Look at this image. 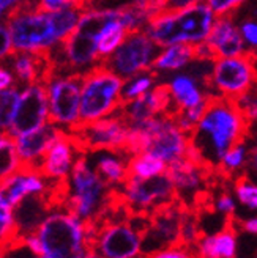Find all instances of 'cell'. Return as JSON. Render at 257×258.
Listing matches in <instances>:
<instances>
[{"mask_svg":"<svg viewBox=\"0 0 257 258\" xmlns=\"http://www.w3.org/2000/svg\"><path fill=\"white\" fill-rule=\"evenodd\" d=\"M251 124L234 99L210 95L200 120L189 133L188 154L216 170L224 154L235 145L246 144Z\"/></svg>","mask_w":257,"mask_h":258,"instance_id":"cell-1","label":"cell"},{"mask_svg":"<svg viewBox=\"0 0 257 258\" xmlns=\"http://www.w3.org/2000/svg\"><path fill=\"white\" fill-rule=\"evenodd\" d=\"M81 15L78 5L44 11L32 2L19 8L7 21L15 50L49 57L76 30Z\"/></svg>","mask_w":257,"mask_h":258,"instance_id":"cell-2","label":"cell"},{"mask_svg":"<svg viewBox=\"0 0 257 258\" xmlns=\"http://www.w3.org/2000/svg\"><path fill=\"white\" fill-rule=\"evenodd\" d=\"M115 189L102 179L82 153L65 183L63 205L84 222L95 224L112 208Z\"/></svg>","mask_w":257,"mask_h":258,"instance_id":"cell-3","label":"cell"},{"mask_svg":"<svg viewBox=\"0 0 257 258\" xmlns=\"http://www.w3.org/2000/svg\"><path fill=\"white\" fill-rule=\"evenodd\" d=\"M215 13L207 4H196L180 11H160L151 16L145 33L160 47L177 43L197 44L207 40L215 24Z\"/></svg>","mask_w":257,"mask_h":258,"instance_id":"cell-4","label":"cell"},{"mask_svg":"<svg viewBox=\"0 0 257 258\" xmlns=\"http://www.w3.org/2000/svg\"><path fill=\"white\" fill-rule=\"evenodd\" d=\"M35 233L41 258H81L88 247V224L65 205H54Z\"/></svg>","mask_w":257,"mask_h":258,"instance_id":"cell-5","label":"cell"},{"mask_svg":"<svg viewBox=\"0 0 257 258\" xmlns=\"http://www.w3.org/2000/svg\"><path fill=\"white\" fill-rule=\"evenodd\" d=\"M123 82L125 79L109 70L105 63L82 74L81 124L117 113L123 104Z\"/></svg>","mask_w":257,"mask_h":258,"instance_id":"cell-6","label":"cell"},{"mask_svg":"<svg viewBox=\"0 0 257 258\" xmlns=\"http://www.w3.org/2000/svg\"><path fill=\"white\" fill-rule=\"evenodd\" d=\"M49 121L65 133H74L81 126L82 74L54 70L44 79Z\"/></svg>","mask_w":257,"mask_h":258,"instance_id":"cell-7","label":"cell"},{"mask_svg":"<svg viewBox=\"0 0 257 258\" xmlns=\"http://www.w3.org/2000/svg\"><path fill=\"white\" fill-rule=\"evenodd\" d=\"M117 200L130 214L150 216L161 206L178 200L177 190L168 172L151 178L128 176L126 181L115 189Z\"/></svg>","mask_w":257,"mask_h":258,"instance_id":"cell-8","label":"cell"},{"mask_svg":"<svg viewBox=\"0 0 257 258\" xmlns=\"http://www.w3.org/2000/svg\"><path fill=\"white\" fill-rule=\"evenodd\" d=\"M254 84L255 79L249 55L243 54L215 60L205 87L212 95L237 99L249 92Z\"/></svg>","mask_w":257,"mask_h":258,"instance_id":"cell-9","label":"cell"},{"mask_svg":"<svg viewBox=\"0 0 257 258\" xmlns=\"http://www.w3.org/2000/svg\"><path fill=\"white\" fill-rule=\"evenodd\" d=\"M161 49L163 47L153 41L145 30L131 32L126 35L117 50L101 63H105L122 79H130L139 73L151 70V63Z\"/></svg>","mask_w":257,"mask_h":258,"instance_id":"cell-10","label":"cell"},{"mask_svg":"<svg viewBox=\"0 0 257 258\" xmlns=\"http://www.w3.org/2000/svg\"><path fill=\"white\" fill-rule=\"evenodd\" d=\"M54 70L85 74L101 63L98 54V35L76 27V30L49 55Z\"/></svg>","mask_w":257,"mask_h":258,"instance_id":"cell-11","label":"cell"},{"mask_svg":"<svg viewBox=\"0 0 257 258\" xmlns=\"http://www.w3.org/2000/svg\"><path fill=\"white\" fill-rule=\"evenodd\" d=\"M71 134L84 153L99 150H119L126 153L130 124L117 112L96 121L82 123Z\"/></svg>","mask_w":257,"mask_h":258,"instance_id":"cell-12","label":"cell"},{"mask_svg":"<svg viewBox=\"0 0 257 258\" xmlns=\"http://www.w3.org/2000/svg\"><path fill=\"white\" fill-rule=\"evenodd\" d=\"M186 210L188 206L177 200L148 216V225L142 236L144 255L182 242V225Z\"/></svg>","mask_w":257,"mask_h":258,"instance_id":"cell-13","label":"cell"},{"mask_svg":"<svg viewBox=\"0 0 257 258\" xmlns=\"http://www.w3.org/2000/svg\"><path fill=\"white\" fill-rule=\"evenodd\" d=\"M49 123V101L44 81L19 87V101L10 133L19 136Z\"/></svg>","mask_w":257,"mask_h":258,"instance_id":"cell-14","label":"cell"},{"mask_svg":"<svg viewBox=\"0 0 257 258\" xmlns=\"http://www.w3.org/2000/svg\"><path fill=\"white\" fill-rule=\"evenodd\" d=\"M82 153L74 136L62 131L54 144L47 148L38 169L53 186H62L67 183L76 161Z\"/></svg>","mask_w":257,"mask_h":258,"instance_id":"cell-15","label":"cell"},{"mask_svg":"<svg viewBox=\"0 0 257 258\" xmlns=\"http://www.w3.org/2000/svg\"><path fill=\"white\" fill-rule=\"evenodd\" d=\"M175 110L171 96V88L168 82H160L150 92L139 96L133 101L123 102L120 107V115L128 121V124H136L145 121L158 115H169Z\"/></svg>","mask_w":257,"mask_h":258,"instance_id":"cell-16","label":"cell"},{"mask_svg":"<svg viewBox=\"0 0 257 258\" xmlns=\"http://www.w3.org/2000/svg\"><path fill=\"white\" fill-rule=\"evenodd\" d=\"M53 190L46 176L35 167H21V169L0 181V196L13 208L18 206L24 199L32 196H49Z\"/></svg>","mask_w":257,"mask_h":258,"instance_id":"cell-17","label":"cell"},{"mask_svg":"<svg viewBox=\"0 0 257 258\" xmlns=\"http://www.w3.org/2000/svg\"><path fill=\"white\" fill-rule=\"evenodd\" d=\"M205 41L213 49L216 60L224 58V57L243 55V54H246V50H248L234 15L218 16L215 19L212 32Z\"/></svg>","mask_w":257,"mask_h":258,"instance_id":"cell-18","label":"cell"},{"mask_svg":"<svg viewBox=\"0 0 257 258\" xmlns=\"http://www.w3.org/2000/svg\"><path fill=\"white\" fill-rule=\"evenodd\" d=\"M234 217H227L224 227L213 235L203 233L192 246L196 258H237L238 228Z\"/></svg>","mask_w":257,"mask_h":258,"instance_id":"cell-19","label":"cell"},{"mask_svg":"<svg viewBox=\"0 0 257 258\" xmlns=\"http://www.w3.org/2000/svg\"><path fill=\"white\" fill-rule=\"evenodd\" d=\"M60 133L62 129H59L56 124L49 121L47 124L35 129V131L15 136L16 148L22 165L38 169V165H40L47 148L54 144V140L59 137Z\"/></svg>","mask_w":257,"mask_h":258,"instance_id":"cell-20","label":"cell"},{"mask_svg":"<svg viewBox=\"0 0 257 258\" xmlns=\"http://www.w3.org/2000/svg\"><path fill=\"white\" fill-rule=\"evenodd\" d=\"M85 156L96 170V173L114 189L120 187L128 179V176H130V173H128L130 154L125 151L99 150L85 153Z\"/></svg>","mask_w":257,"mask_h":258,"instance_id":"cell-21","label":"cell"},{"mask_svg":"<svg viewBox=\"0 0 257 258\" xmlns=\"http://www.w3.org/2000/svg\"><path fill=\"white\" fill-rule=\"evenodd\" d=\"M171 88V96L174 101L175 110L180 109H191L199 106L200 102L207 99L209 93L205 84L200 77H197L194 73H178L168 82Z\"/></svg>","mask_w":257,"mask_h":258,"instance_id":"cell-22","label":"cell"},{"mask_svg":"<svg viewBox=\"0 0 257 258\" xmlns=\"http://www.w3.org/2000/svg\"><path fill=\"white\" fill-rule=\"evenodd\" d=\"M7 63L15 74L19 87L44 81L47 74L53 71V63L49 57L30 52H15Z\"/></svg>","mask_w":257,"mask_h":258,"instance_id":"cell-23","label":"cell"},{"mask_svg":"<svg viewBox=\"0 0 257 258\" xmlns=\"http://www.w3.org/2000/svg\"><path fill=\"white\" fill-rule=\"evenodd\" d=\"M50 208H53V203H50L47 196H32L24 199L18 206H15V217L19 236L35 233Z\"/></svg>","mask_w":257,"mask_h":258,"instance_id":"cell-24","label":"cell"},{"mask_svg":"<svg viewBox=\"0 0 257 258\" xmlns=\"http://www.w3.org/2000/svg\"><path fill=\"white\" fill-rule=\"evenodd\" d=\"M196 60L194 44L188 43H177L168 47H163L161 52L151 63V70L163 74V73H174L189 67V63Z\"/></svg>","mask_w":257,"mask_h":258,"instance_id":"cell-25","label":"cell"},{"mask_svg":"<svg viewBox=\"0 0 257 258\" xmlns=\"http://www.w3.org/2000/svg\"><path fill=\"white\" fill-rule=\"evenodd\" d=\"M168 170V164L151 153H136L128 161V173L136 178H151Z\"/></svg>","mask_w":257,"mask_h":258,"instance_id":"cell-26","label":"cell"},{"mask_svg":"<svg viewBox=\"0 0 257 258\" xmlns=\"http://www.w3.org/2000/svg\"><path fill=\"white\" fill-rule=\"evenodd\" d=\"M22 167L16 148L15 136L8 131H0V181L16 173Z\"/></svg>","mask_w":257,"mask_h":258,"instance_id":"cell-27","label":"cell"},{"mask_svg":"<svg viewBox=\"0 0 257 258\" xmlns=\"http://www.w3.org/2000/svg\"><path fill=\"white\" fill-rule=\"evenodd\" d=\"M248 148L246 144L235 145L234 148H230L220 162L216 169V173L223 176L227 181H230L235 175L241 173L243 170H246L248 165Z\"/></svg>","mask_w":257,"mask_h":258,"instance_id":"cell-28","label":"cell"},{"mask_svg":"<svg viewBox=\"0 0 257 258\" xmlns=\"http://www.w3.org/2000/svg\"><path fill=\"white\" fill-rule=\"evenodd\" d=\"M128 35V30L120 24L119 19L111 21L98 35V54L101 61H105L109 55H112L117 47L123 43Z\"/></svg>","mask_w":257,"mask_h":258,"instance_id":"cell-29","label":"cell"},{"mask_svg":"<svg viewBox=\"0 0 257 258\" xmlns=\"http://www.w3.org/2000/svg\"><path fill=\"white\" fill-rule=\"evenodd\" d=\"M158 79H160V74L155 73L153 70L139 73V74L130 77V79H125L123 90H122L123 102L133 101L139 96L145 95L147 92H150V90L158 84Z\"/></svg>","mask_w":257,"mask_h":258,"instance_id":"cell-30","label":"cell"},{"mask_svg":"<svg viewBox=\"0 0 257 258\" xmlns=\"http://www.w3.org/2000/svg\"><path fill=\"white\" fill-rule=\"evenodd\" d=\"M19 238L15 208L0 196V252Z\"/></svg>","mask_w":257,"mask_h":258,"instance_id":"cell-31","label":"cell"},{"mask_svg":"<svg viewBox=\"0 0 257 258\" xmlns=\"http://www.w3.org/2000/svg\"><path fill=\"white\" fill-rule=\"evenodd\" d=\"M230 183L237 200L251 211H257V183L246 173V170L235 175Z\"/></svg>","mask_w":257,"mask_h":258,"instance_id":"cell-32","label":"cell"},{"mask_svg":"<svg viewBox=\"0 0 257 258\" xmlns=\"http://www.w3.org/2000/svg\"><path fill=\"white\" fill-rule=\"evenodd\" d=\"M150 19H151V16L148 15L147 11L136 7L131 2L119 7V21H120V24L123 25V27L128 30V33L144 30L147 27V24H148Z\"/></svg>","mask_w":257,"mask_h":258,"instance_id":"cell-33","label":"cell"},{"mask_svg":"<svg viewBox=\"0 0 257 258\" xmlns=\"http://www.w3.org/2000/svg\"><path fill=\"white\" fill-rule=\"evenodd\" d=\"M19 101V85L0 90V131L11 129Z\"/></svg>","mask_w":257,"mask_h":258,"instance_id":"cell-34","label":"cell"},{"mask_svg":"<svg viewBox=\"0 0 257 258\" xmlns=\"http://www.w3.org/2000/svg\"><path fill=\"white\" fill-rule=\"evenodd\" d=\"M234 101L237 107L241 110L243 117L248 120V123L251 126L257 124V84L252 85L249 92H246L245 95H241Z\"/></svg>","mask_w":257,"mask_h":258,"instance_id":"cell-35","label":"cell"},{"mask_svg":"<svg viewBox=\"0 0 257 258\" xmlns=\"http://www.w3.org/2000/svg\"><path fill=\"white\" fill-rule=\"evenodd\" d=\"M213 210L218 211L221 216H224V219L235 216L237 211V203L227 189L221 187V190H218L213 196Z\"/></svg>","mask_w":257,"mask_h":258,"instance_id":"cell-36","label":"cell"},{"mask_svg":"<svg viewBox=\"0 0 257 258\" xmlns=\"http://www.w3.org/2000/svg\"><path fill=\"white\" fill-rule=\"evenodd\" d=\"M144 258H196V253L192 250V247L180 242V244H174V246H168L158 250H153L150 253H145Z\"/></svg>","mask_w":257,"mask_h":258,"instance_id":"cell-37","label":"cell"},{"mask_svg":"<svg viewBox=\"0 0 257 258\" xmlns=\"http://www.w3.org/2000/svg\"><path fill=\"white\" fill-rule=\"evenodd\" d=\"M2 256L4 258H41V255L35 252L21 236L15 242H11L7 249L2 250Z\"/></svg>","mask_w":257,"mask_h":258,"instance_id":"cell-38","label":"cell"},{"mask_svg":"<svg viewBox=\"0 0 257 258\" xmlns=\"http://www.w3.org/2000/svg\"><path fill=\"white\" fill-rule=\"evenodd\" d=\"M248 0H205L212 11L215 13V16H226V15H234L235 11H238Z\"/></svg>","mask_w":257,"mask_h":258,"instance_id":"cell-39","label":"cell"},{"mask_svg":"<svg viewBox=\"0 0 257 258\" xmlns=\"http://www.w3.org/2000/svg\"><path fill=\"white\" fill-rule=\"evenodd\" d=\"M240 33L245 40L248 50H257V19L246 18L238 24ZM246 50V52H248Z\"/></svg>","mask_w":257,"mask_h":258,"instance_id":"cell-40","label":"cell"},{"mask_svg":"<svg viewBox=\"0 0 257 258\" xmlns=\"http://www.w3.org/2000/svg\"><path fill=\"white\" fill-rule=\"evenodd\" d=\"M15 46H13V38L7 21H0V63H7L10 57L15 54Z\"/></svg>","mask_w":257,"mask_h":258,"instance_id":"cell-41","label":"cell"},{"mask_svg":"<svg viewBox=\"0 0 257 258\" xmlns=\"http://www.w3.org/2000/svg\"><path fill=\"white\" fill-rule=\"evenodd\" d=\"M32 2L33 0H0V21H8L13 13Z\"/></svg>","mask_w":257,"mask_h":258,"instance_id":"cell-42","label":"cell"},{"mask_svg":"<svg viewBox=\"0 0 257 258\" xmlns=\"http://www.w3.org/2000/svg\"><path fill=\"white\" fill-rule=\"evenodd\" d=\"M164 2L166 0H131V4H134L136 7L147 11L150 16H155L157 13L163 11Z\"/></svg>","mask_w":257,"mask_h":258,"instance_id":"cell-43","label":"cell"},{"mask_svg":"<svg viewBox=\"0 0 257 258\" xmlns=\"http://www.w3.org/2000/svg\"><path fill=\"white\" fill-rule=\"evenodd\" d=\"M33 2L38 8H41L44 11H57L65 7L74 5L73 0H33Z\"/></svg>","mask_w":257,"mask_h":258,"instance_id":"cell-44","label":"cell"},{"mask_svg":"<svg viewBox=\"0 0 257 258\" xmlns=\"http://www.w3.org/2000/svg\"><path fill=\"white\" fill-rule=\"evenodd\" d=\"M15 85H18L16 77L13 74L11 68L8 67V63H0V90H5Z\"/></svg>","mask_w":257,"mask_h":258,"instance_id":"cell-45","label":"cell"},{"mask_svg":"<svg viewBox=\"0 0 257 258\" xmlns=\"http://www.w3.org/2000/svg\"><path fill=\"white\" fill-rule=\"evenodd\" d=\"M234 222L238 228V231H245L248 235H255L257 236V216L248 217L245 221H240V219L234 217Z\"/></svg>","mask_w":257,"mask_h":258,"instance_id":"cell-46","label":"cell"},{"mask_svg":"<svg viewBox=\"0 0 257 258\" xmlns=\"http://www.w3.org/2000/svg\"><path fill=\"white\" fill-rule=\"evenodd\" d=\"M202 2V0H166L163 11H180Z\"/></svg>","mask_w":257,"mask_h":258,"instance_id":"cell-47","label":"cell"},{"mask_svg":"<svg viewBox=\"0 0 257 258\" xmlns=\"http://www.w3.org/2000/svg\"><path fill=\"white\" fill-rule=\"evenodd\" d=\"M246 167H251V169L257 173V144L248 151V165Z\"/></svg>","mask_w":257,"mask_h":258,"instance_id":"cell-48","label":"cell"},{"mask_svg":"<svg viewBox=\"0 0 257 258\" xmlns=\"http://www.w3.org/2000/svg\"><path fill=\"white\" fill-rule=\"evenodd\" d=\"M246 54L249 55L251 67H252V71H254V79H255V84H257V50H248Z\"/></svg>","mask_w":257,"mask_h":258,"instance_id":"cell-49","label":"cell"},{"mask_svg":"<svg viewBox=\"0 0 257 258\" xmlns=\"http://www.w3.org/2000/svg\"><path fill=\"white\" fill-rule=\"evenodd\" d=\"M81 258H105V256H102V255H101L95 247L88 246V247L85 249V252H84V255H82Z\"/></svg>","mask_w":257,"mask_h":258,"instance_id":"cell-50","label":"cell"},{"mask_svg":"<svg viewBox=\"0 0 257 258\" xmlns=\"http://www.w3.org/2000/svg\"><path fill=\"white\" fill-rule=\"evenodd\" d=\"M93 2H95V0H73V4H74V5L82 7V8H85V7H88V5H93Z\"/></svg>","mask_w":257,"mask_h":258,"instance_id":"cell-51","label":"cell"},{"mask_svg":"<svg viewBox=\"0 0 257 258\" xmlns=\"http://www.w3.org/2000/svg\"><path fill=\"white\" fill-rule=\"evenodd\" d=\"M0 258H4V256H2V252H0Z\"/></svg>","mask_w":257,"mask_h":258,"instance_id":"cell-52","label":"cell"}]
</instances>
